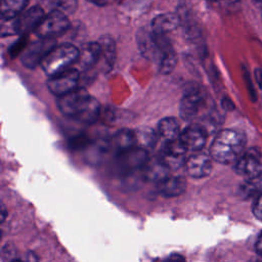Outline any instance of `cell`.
Instances as JSON below:
<instances>
[{
	"label": "cell",
	"instance_id": "cell-1",
	"mask_svg": "<svg viewBox=\"0 0 262 262\" xmlns=\"http://www.w3.org/2000/svg\"><path fill=\"white\" fill-rule=\"evenodd\" d=\"M136 42L141 54L156 62L161 73L170 74L175 69L177 55L166 35L157 34L150 28H141L137 31Z\"/></svg>",
	"mask_w": 262,
	"mask_h": 262
},
{
	"label": "cell",
	"instance_id": "cell-2",
	"mask_svg": "<svg viewBox=\"0 0 262 262\" xmlns=\"http://www.w3.org/2000/svg\"><path fill=\"white\" fill-rule=\"evenodd\" d=\"M246 136L243 132L235 129L221 130L214 138L210 154L218 163H234L244 152L246 146Z\"/></svg>",
	"mask_w": 262,
	"mask_h": 262
},
{
	"label": "cell",
	"instance_id": "cell-3",
	"mask_svg": "<svg viewBox=\"0 0 262 262\" xmlns=\"http://www.w3.org/2000/svg\"><path fill=\"white\" fill-rule=\"evenodd\" d=\"M80 50L70 43L53 46L41 62V67L49 77L60 73L77 62Z\"/></svg>",
	"mask_w": 262,
	"mask_h": 262
},
{
	"label": "cell",
	"instance_id": "cell-4",
	"mask_svg": "<svg viewBox=\"0 0 262 262\" xmlns=\"http://www.w3.org/2000/svg\"><path fill=\"white\" fill-rule=\"evenodd\" d=\"M206 100V93L204 89L195 84L190 83L185 88L180 104H179V113L180 117L187 122L194 120L200 111L202 110Z\"/></svg>",
	"mask_w": 262,
	"mask_h": 262
},
{
	"label": "cell",
	"instance_id": "cell-5",
	"mask_svg": "<svg viewBox=\"0 0 262 262\" xmlns=\"http://www.w3.org/2000/svg\"><path fill=\"white\" fill-rule=\"evenodd\" d=\"M70 28L67 13L59 9H52L46 14L34 31L38 38L55 39Z\"/></svg>",
	"mask_w": 262,
	"mask_h": 262
},
{
	"label": "cell",
	"instance_id": "cell-6",
	"mask_svg": "<svg viewBox=\"0 0 262 262\" xmlns=\"http://www.w3.org/2000/svg\"><path fill=\"white\" fill-rule=\"evenodd\" d=\"M116 157L118 171L124 176H130L135 172L142 171L148 159L147 150L138 145L116 155Z\"/></svg>",
	"mask_w": 262,
	"mask_h": 262
},
{
	"label": "cell",
	"instance_id": "cell-7",
	"mask_svg": "<svg viewBox=\"0 0 262 262\" xmlns=\"http://www.w3.org/2000/svg\"><path fill=\"white\" fill-rule=\"evenodd\" d=\"M234 170L248 180L258 178L262 174V152L256 147L244 151L234 162Z\"/></svg>",
	"mask_w": 262,
	"mask_h": 262
},
{
	"label": "cell",
	"instance_id": "cell-8",
	"mask_svg": "<svg viewBox=\"0 0 262 262\" xmlns=\"http://www.w3.org/2000/svg\"><path fill=\"white\" fill-rule=\"evenodd\" d=\"M79 79V71L74 68H69L60 73L50 76L47 81V87L52 94L58 97L77 88Z\"/></svg>",
	"mask_w": 262,
	"mask_h": 262
},
{
	"label": "cell",
	"instance_id": "cell-9",
	"mask_svg": "<svg viewBox=\"0 0 262 262\" xmlns=\"http://www.w3.org/2000/svg\"><path fill=\"white\" fill-rule=\"evenodd\" d=\"M187 151L188 150L179 137L175 140L164 142V145L159 151L158 157L170 170H177L181 166L185 165V156Z\"/></svg>",
	"mask_w": 262,
	"mask_h": 262
},
{
	"label": "cell",
	"instance_id": "cell-10",
	"mask_svg": "<svg viewBox=\"0 0 262 262\" xmlns=\"http://www.w3.org/2000/svg\"><path fill=\"white\" fill-rule=\"evenodd\" d=\"M89 96L86 89L78 86L72 91L58 96L57 106L63 115L74 118L83 107Z\"/></svg>",
	"mask_w": 262,
	"mask_h": 262
},
{
	"label": "cell",
	"instance_id": "cell-11",
	"mask_svg": "<svg viewBox=\"0 0 262 262\" xmlns=\"http://www.w3.org/2000/svg\"><path fill=\"white\" fill-rule=\"evenodd\" d=\"M44 16V9L41 5H35L27 10H24L17 17L11 19L13 32L17 34H25L35 31Z\"/></svg>",
	"mask_w": 262,
	"mask_h": 262
},
{
	"label": "cell",
	"instance_id": "cell-12",
	"mask_svg": "<svg viewBox=\"0 0 262 262\" xmlns=\"http://www.w3.org/2000/svg\"><path fill=\"white\" fill-rule=\"evenodd\" d=\"M54 39H43L31 43L21 54V62L28 68H35L38 64H41L43 58L50 51V49L55 46Z\"/></svg>",
	"mask_w": 262,
	"mask_h": 262
},
{
	"label": "cell",
	"instance_id": "cell-13",
	"mask_svg": "<svg viewBox=\"0 0 262 262\" xmlns=\"http://www.w3.org/2000/svg\"><path fill=\"white\" fill-rule=\"evenodd\" d=\"M212 159L211 154L204 149L193 151L186 159V172L193 178H203L208 176L212 170Z\"/></svg>",
	"mask_w": 262,
	"mask_h": 262
},
{
	"label": "cell",
	"instance_id": "cell-14",
	"mask_svg": "<svg viewBox=\"0 0 262 262\" xmlns=\"http://www.w3.org/2000/svg\"><path fill=\"white\" fill-rule=\"evenodd\" d=\"M180 139L188 151H198L206 144L207 131L201 124L192 123L181 131Z\"/></svg>",
	"mask_w": 262,
	"mask_h": 262
},
{
	"label": "cell",
	"instance_id": "cell-15",
	"mask_svg": "<svg viewBox=\"0 0 262 262\" xmlns=\"http://www.w3.org/2000/svg\"><path fill=\"white\" fill-rule=\"evenodd\" d=\"M186 180L181 175H168L161 181L157 182L158 191L167 198L178 196L184 192Z\"/></svg>",
	"mask_w": 262,
	"mask_h": 262
},
{
	"label": "cell",
	"instance_id": "cell-16",
	"mask_svg": "<svg viewBox=\"0 0 262 262\" xmlns=\"http://www.w3.org/2000/svg\"><path fill=\"white\" fill-rule=\"evenodd\" d=\"M101 58V46L99 42H89L83 45L80 50L77 62L83 70L94 67Z\"/></svg>",
	"mask_w": 262,
	"mask_h": 262
},
{
	"label": "cell",
	"instance_id": "cell-17",
	"mask_svg": "<svg viewBox=\"0 0 262 262\" xmlns=\"http://www.w3.org/2000/svg\"><path fill=\"white\" fill-rule=\"evenodd\" d=\"M180 25V17L176 13L167 12L155 16L150 23V29L157 34L166 35L174 31Z\"/></svg>",
	"mask_w": 262,
	"mask_h": 262
},
{
	"label": "cell",
	"instance_id": "cell-18",
	"mask_svg": "<svg viewBox=\"0 0 262 262\" xmlns=\"http://www.w3.org/2000/svg\"><path fill=\"white\" fill-rule=\"evenodd\" d=\"M169 171L171 170L161 161L158 156H156V158L147 159L142 169V174L147 180L159 182L169 175Z\"/></svg>",
	"mask_w": 262,
	"mask_h": 262
},
{
	"label": "cell",
	"instance_id": "cell-19",
	"mask_svg": "<svg viewBox=\"0 0 262 262\" xmlns=\"http://www.w3.org/2000/svg\"><path fill=\"white\" fill-rule=\"evenodd\" d=\"M157 133L159 138H161L164 142H168L179 138L181 130L178 121L175 118L168 117L159 122Z\"/></svg>",
	"mask_w": 262,
	"mask_h": 262
},
{
	"label": "cell",
	"instance_id": "cell-20",
	"mask_svg": "<svg viewBox=\"0 0 262 262\" xmlns=\"http://www.w3.org/2000/svg\"><path fill=\"white\" fill-rule=\"evenodd\" d=\"M136 145L135 131L130 129L119 130L112 139V147L116 155H119Z\"/></svg>",
	"mask_w": 262,
	"mask_h": 262
},
{
	"label": "cell",
	"instance_id": "cell-21",
	"mask_svg": "<svg viewBox=\"0 0 262 262\" xmlns=\"http://www.w3.org/2000/svg\"><path fill=\"white\" fill-rule=\"evenodd\" d=\"M100 114V104L92 96H89L80 112L73 118L76 121L84 124H93L97 121Z\"/></svg>",
	"mask_w": 262,
	"mask_h": 262
},
{
	"label": "cell",
	"instance_id": "cell-22",
	"mask_svg": "<svg viewBox=\"0 0 262 262\" xmlns=\"http://www.w3.org/2000/svg\"><path fill=\"white\" fill-rule=\"evenodd\" d=\"M29 0H1L0 12L2 21L17 17L27 7Z\"/></svg>",
	"mask_w": 262,
	"mask_h": 262
},
{
	"label": "cell",
	"instance_id": "cell-23",
	"mask_svg": "<svg viewBox=\"0 0 262 262\" xmlns=\"http://www.w3.org/2000/svg\"><path fill=\"white\" fill-rule=\"evenodd\" d=\"M101 46V58L105 71L112 69L116 57V44L112 37L102 36L99 41Z\"/></svg>",
	"mask_w": 262,
	"mask_h": 262
},
{
	"label": "cell",
	"instance_id": "cell-24",
	"mask_svg": "<svg viewBox=\"0 0 262 262\" xmlns=\"http://www.w3.org/2000/svg\"><path fill=\"white\" fill-rule=\"evenodd\" d=\"M135 135H136V145L146 150L155 146L157 139L159 137L158 133H156L152 129L147 127L137 129L135 131Z\"/></svg>",
	"mask_w": 262,
	"mask_h": 262
},
{
	"label": "cell",
	"instance_id": "cell-25",
	"mask_svg": "<svg viewBox=\"0 0 262 262\" xmlns=\"http://www.w3.org/2000/svg\"><path fill=\"white\" fill-rule=\"evenodd\" d=\"M41 6L47 8L59 9L67 14L75 12L78 6V0H38Z\"/></svg>",
	"mask_w": 262,
	"mask_h": 262
},
{
	"label": "cell",
	"instance_id": "cell-26",
	"mask_svg": "<svg viewBox=\"0 0 262 262\" xmlns=\"http://www.w3.org/2000/svg\"><path fill=\"white\" fill-rule=\"evenodd\" d=\"M253 213L257 219L262 221V193L259 194L253 203Z\"/></svg>",
	"mask_w": 262,
	"mask_h": 262
},
{
	"label": "cell",
	"instance_id": "cell-27",
	"mask_svg": "<svg viewBox=\"0 0 262 262\" xmlns=\"http://www.w3.org/2000/svg\"><path fill=\"white\" fill-rule=\"evenodd\" d=\"M255 250L258 255L262 256V231L260 232V234L257 237V241L255 244Z\"/></svg>",
	"mask_w": 262,
	"mask_h": 262
},
{
	"label": "cell",
	"instance_id": "cell-28",
	"mask_svg": "<svg viewBox=\"0 0 262 262\" xmlns=\"http://www.w3.org/2000/svg\"><path fill=\"white\" fill-rule=\"evenodd\" d=\"M87 1L97 6H103L107 3V0H87Z\"/></svg>",
	"mask_w": 262,
	"mask_h": 262
},
{
	"label": "cell",
	"instance_id": "cell-29",
	"mask_svg": "<svg viewBox=\"0 0 262 262\" xmlns=\"http://www.w3.org/2000/svg\"><path fill=\"white\" fill-rule=\"evenodd\" d=\"M216 1L223 4V5H231V4L236 3L238 0H216Z\"/></svg>",
	"mask_w": 262,
	"mask_h": 262
},
{
	"label": "cell",
	"instance_id": "cell-30",
	"mask_svg": "<svg viewBox=\"0 0 262 262\" xmlns=\"http://www.w3.org/2000/svg\"><path fill=\"white\" fill-rule=\"evenodd\" d=\"M4 217H5V207H4V205L2 204V216H1V220H2V221L4 220Z\"/></svg>",
	"mask_w": 262,
	"mask_h": 262
},
{
	"label": "cell",
	"instance_id": "cell-31",
	"mask_svg": "<svg viewBox=\"0 0 262 262\" xmlns=\"http://www.w3.org/2000/svg\"><path fill=\"white\" fill-rule=\"evenodd\" d=\"M253 2H254L256 5H261V6H262V0H253Z\"/></svg>",
	"mask_w": 262,
	"mask_h": 262
}]
</instances>
